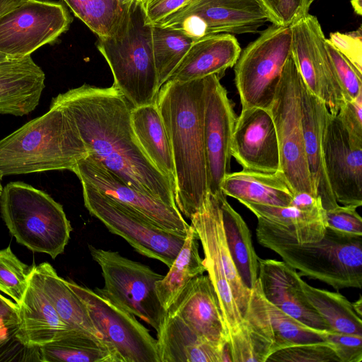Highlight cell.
Returning <instances> with one entry per match:
<instances>
[{
	"label": "cell",
	"instance_id": "ba28073f",
	"mask_svg": "<svg viewBox=\"0 0 362 362\" xmlns=\"http://www.w3.org/2000/svg\"><path fill=\"white\" fill-rule=\"evenodd\" d=\"M291 52V27L274 24L240 52L234 71L242 108L269 109Z\"/></svg>",
	"mask_w": 362,
	"mask_h": 362
},
{
	"label": "cell",
	"instance_id": "4fadbf2b",
	"mask_svg": "<svg viewBox=\"0 0 362 362\" xmlns=\"http://www.w3.org/2000/svg\"><path fill=\"white\" fill-rule=\"evenodd\" d=\"M291 53L309 90L337 115L349 100L338 78L317 18L308 13L291 25Z\"/></svg>",
	"mask_w": 362,
	"mask_h": 362
},
{
	"label": "cell",
	"instance_id": "52a82bcc",
	"mask_svg": "<svg viewBox=\"0 0 362 362\" xmlns=\"http://www.w3.org/2000/svg\"><path fill=\"white\" fill-rule=\"evenodd\" d=\"M302 85L303 78L291 52L268 110L272 117L279 142L280 172L293 194L306 192L317 196L312 185L305 151L301 112Z\"/></svg>",
	"mask_w": 362,
	"mask_h": 362
},
{
	"label": "cell",
	"instance_id": "9a60e30c",
	"mask_svg": "<svg viewBox=\"0 0 362 362\" xmlns=\"http://www.w3.org/2000/svg\"><path fill=\"white\" fill-rule=\"evenodd\" d=\"M217 75L205 77L204 140L208 192H222L221 185L230 170V145L237 119L233 105Z\"/></svg>",
	"mask_w": 362,
	"mask_h": 362
},
{
	"label": "cell",
	"instance_id": "d4e9b609",
	"mask_svg": "<svg viewBox=\"0 0 362 362\" xmlns=\"http://www.w3.org/2000/svg\"><path fill=\"white\" fill-rule=\"evenodd\" d=\"M241 52L233 35L218 33L194 40L168 81L185 82L215 74L221 78Z\"/></svg>",
	"mask_w": 362,
	"mask_h": 362
},
{
	"label": "cell",
	"instance_id": "ffe728a7",
	"mask_svg": "<svg viewBox=\"0 0 362 362\" xmlns=\"http://www.w3.org/2000/svg\"><path fill=\"white\" fill-rule=\"evenodd\" d=\"M258 281L264 298L287 315L307 326L330 330L324 319L308 303L298 272L283 260L258 259Z\"/></svg>",
	"mask_w": 362,
	"mask_h": 362
},
{
	"label": "cell",
	"instance_id": "7a4b0ae2",
	"mask_svg": "<svg viewBox=\"0 0 362 362\" xmlns=\"http://www.w3.org/2000/svg\"><path fill=\"white\" fill-rule=\"evenodd\" d=\"M205 78L167 81L156 103L170 141L175 168V201L191 219L208 193L204 140Z\"/></svg>",
	"mask_w": 362,
	"mask_h": 362
},
{
	"label": "cell",
	"instance_id": "8992f818",
	"mask_svg": "<svg viewBox=\"0 0 362 362\" xmlns=\"http://www.w3.org/2000/svg\"><path fill=\"white\" fill-rule=\"evenodd\" d=\"M1 216L16 241L54 259L64 252L72 228L62 206L49 194L12 182L0 197Z\"/></svg>",
	"mask_w": 362,
	"mask_h": 362
},
{
	"label": "cell",
	"instance_id": "ac0fdd59",
	"mask_svg": "<svg viewBox=\"0 0 362 362\" xmlns=\"http://www.w3.org/2000/svg\"><path fill=\"white\" fill-rule=\"evenodd\" d=\"M230 153L244 170L280 172L279 142L268 110L257 107L241 109L233 132Z\"/></svg>",
	"mask_w": 362,
	"mask_h": 362
},
{
	"label": "cell",
	"instance_id": "4dcf8cb0",
	"mask_svg": "<svg viewBox=\"0 0 362 362\" xmlns=\"http://www.w3.org/2000/svg\"><path fill=\"white\" fill-rule=\"evenodd\" d=\"M35 267L45 293L60 318L71 328L85 332L106 344L104 337L93 324L84 304L69 287L66 281L47 262Z\"/></svg>",
	"mask_w": 362,
	"mask_h": 362
},
{
	"label": "cell",
	"instance_id": "e575fe53",
	"mask_svg": "<svg viewBox=\"0 0 362 362\" xmlns=\"http://www.w3.org/2000/svg\"><path fill=\"white\" fill-rule=\"evenodd\" d=\"M300 284L307 300L327 322L331 331L362 335L361 317L344 296L313 287L302 279Z\"/></svg>",
	"mask_w": 362,
	"mask_h": 362
},
{
	"label": "cell",
	"instance_id": "f5cc1de1",
	"mask_svg": "<svg viewBox=\"0 0 362 362\" xmlns=\"http://www.w3.org/2000/svg\"><path fill=\"white\" fill-rule=\"evenodd\" d=\"M11 59H14V58L0 52V64Z\"/></svg>",
	"mask_w": 362,
	"mask_h": 362
},
{
	"label": "cell",
	"instance_id": "e0dca14e",
	"mask_svg": "<svg viewBox=\"0 0 362 362\" xmlns=\"http://www.w3.org/2000/svg\"><path fill=\"white\" fill-rule=\"evenodd\" d=\"M327 176L337 203L362 205V145L351 141L337 115H327L322 138Z\"/></svg>",
	"mask_w": 362,
	"mask_h": 362
},
{
	"label": "cell",
	"instance_id": "11a10c76",
	"mask_svg": "<svg viewBox=\"0 0 362 362\" xmlns=\"http://www.w3.org/2000/svg\"><path fill=\"white\" fill-rule=\"evenodd\" d=\"M2 177L0 175V197H1V194L2 193V191H3V187L1 184V180Z\"/></svg>",
	"mask_w": 362,
	"mask_h": 362
},
{
	"label": "cell",
	"instance_id": "d590c367",
	"mask_svg": "<svg viewBox=\"0 0 362 362\" xmlns=\"http://www.w3.org/2000/svg\"><path fill=\"white\" fill-rule=\"evenodd\" d=\"M98 37L110 36L127 16L134 0H63Z\"/></svg>",
	"mask_w": 362,
	"mask_h": 362
},
{
	"label": "cell",
	"instance_id": "c3c4849f",
	"mask_svg": "<svg viewBox=\"0 0 362 362\" xmlns=\"http://www.w3.org/2000/svg\"><path fill=\"white\" fill-rule=\"evenodd\" d=\"M290 206L307 211L323 209L320 198L306 192L293 194Z\"/></svg>",
	"mask_w": 362,
	"mask_h": 362
},
{
	"label": "cell",
	"instance_id": "484cf974",
	"mask_svg": "<svg viewBox=\"0 0 362 362\" xmlns=\"http://www.w3.org/2000/svg\"><path fill=\"white\" fill-rule=\"evenodd\" d=\"M45 75L30 55L0 64V114L23 116L37 106Z\"/></svg>",
	"mask_w": 362,
	"mask_h": 362
},
{
	"label": "cell",
	"instance_id": "5bb4252c",
	"mask_svg": "<svg viewBox=\"0 0 362 362\" xmlns=\"http://www.w3.org/2000/svg\"><path fill=\"white\" fill-rule=\"evenodd\" d=\"M71 21L60 3L28 0L0 18V52L20 59L55 41Z\"/></svg>",
	"mask_w": 362,
	"mask_h": 362
},
{
	"label": "cell",
	"instance_id": "7402d4cb",
	"mask_svg": "<svg viewBox=\"0 0 362 362\" xmlns=\"http://www.w3.org/2000/svg\"><path fill=\"white\" fill-rule=\"evenodd\" d=\"M243 317L270 341L272 353L295 344L325 341L328 331L307 326L269 302L262 293L258 279L250 289Z\"/></svg>",
	"mask_w": 362,
	"mask_h": 362
},
{
	"label": "cell",
	"instance_id": "277c9868",
	"mask_svg": "<svg viewBox=\"0 0 362 362\" xmlns=\"http://www.w3.org/2000/svg\"><path fill=\"white\" fill-rule=\"evenodd\" d=\"M259 243L279 255L299 275L320 280L336 290L362 286V236L327 228L317 242L299 243L285 231L257 218Z\"/></svg>",
	"mask_w": 362,
	"mask_h": 362
},
{
	"label": "cell",
	"instance_id": "5b68a950",
	"mask_svg": "<svg viewBox=\"0 0 362 362\" xmlns=\"http://www.w3.org/2000/svg\"><path fill=\"white\" fill-rule=\"evenodd\" d=\"M97 48L107 61L117 88L133 107L156 103L158 91L152 26L146 23L140 0H134L116 32L98 37Z\"/></svg>",
	"mask_w": 362,
	"mask_h": 362
},
{
	"label": "cell",
	"instance_id": "9c48e42d",
	"mask_svg": "<svg viewBox=\"0 0 362 362\" xmlns=\"http://www.w3.org/2000/svg\"><path fill=\"white\" fill-rule=\"evenodd\" d=\"M66 284L84 304L115 362H160L157 339L134 315L113 301L101 288L91 290L70 281Z\"/></svg>",
	"mask_w": 362,
	"mask_h": 362
},
{
	"label": "cell",
	"instance_id": "4316f807",
	"mask_svg": "<svg viewBox=\"0 0 362 362\" xmlns=\"http://www.w3.org/2000/svg\"><path fill=\"white\" fill-rule=\"evenodd\" d=\"M160 362H221V348L202 339L176 315L166 313L157 332Z\"/></svg>",
	"mask_w": 362,
	"mask_h": 362
},
{
	"label": "cell",
	"instance_id": "2e32d148",
	"mask_svg": "<svg viewBox=\"0 0 362 362\" xmlns=\"http://www.w3.org/2000/svg\"><path fill=\"white\" fill-rule=\"evenodd\" d=\"M72 171L81 182L134 210L156 226L169 231L187 233L190 225L177 207L131 187L88 156L79 160Z\"/></svg>",
	"mask_w": 362,
	"mask_h": 362
},
{
	"label": "cell",
	"instance_id": "836d02e7",
	"mask_svg": "<svg viewBox=\"0 0 362 362\" xmlns=\"http://www.w3.org/2000/svg\"><path fill=\"white\" fill-rule=\"evenodd\" d=\"M41 362H115L107 346L88 333L70 328L38 349Z\"/></svg>",
	"mask_w": 362,
	"mask_h": 362
},
{
	"label": "cell",
	"instance_id": "603a6c76",
	"mask_svg": "<svg viewBox=\"0 0 362 362\" xmlns=\"http://www.w3.org/2000/svg\"><path fill=\"white\" fill-rule=\"evenodd\" d=\"M18 317L17 338L30 349L39 348L71 328L60 318L45 295L35 266L18 305Z\"/></svg>",
	"mask_w": 362,
	"mask_h": 362
},
{
	"label": "cell",
	"instance_id": "44dd1931",
	"mask_svg": "<svg viewBox=\"0 0 362 362\" xmlns=\"http://www.w3.org/2000/svg\"><path fill=\"white\" fill-rule=\"evenodd\" d=\"M167 313L181 318L216 346L228 342L218 296L208 275L192 279Z\"/></svg>",
	"mask_w": 362,
	"mask_h": 362
},
{
	"label": "cell",
	"instance_id": "60d3db41",
	"mask_svg": "<svg viewBox=\"0 0 362 362\" xmlns=\"http://www.w3.org/2000/svg\"><path fill=\"white\" fill-rule=\"evenodd\" d=\"M326 44L338 78L348 99H356L362 93L361 71L336 49L327 39Z\"/></svg>",
	"mask_w": 362,
	"mask_h": 362
},
{
	"label": "cell",
	"instance_id": "f546056e",
	"mask_svg": "<svg viewBox=\"0 0 362 362\" xmlns=\"http://www.w3.org/2000/svg\"><path fill=\"white\" fill-rule=\"evenodd\" d=\"M261 218L293 237L299 243L320 240L327 229L325 209L302 210L293 206H276L241 203Z\"/></svg>",
	"mask_w": 362,
	"mask_h": 362
},
{
	"label": "cell",
	"instance_id": "cb8c5ba5",
	"mask_svg": "<svg viewBox=\"0 0 362 362\" xmlns=\"http://www.w3.org/2000/svg\"><path fill=\"white\" fill-rule=\"evenodd\" d=\"M301 112L306 160L312 185L321 199L323 209H332L339 204L327 176L322 145L325 124L329 111L326 105L309 90L303 80Z\"/></svg>",
	"mask_w": 362,
	"mask_h": 362
},
{
	"label": "cell",
	"instance_id": "d6986e66",
	"mask_svg": "<svg viewBox=\"0 0 362 362\" xmlns=\"http://www.w3.org/2000/svg\"><path fill=\"white\" fill-rule=\"evenodd\" d=\"M200 240L204 260L223 272L243 317L247 308L250 289L240 278L230 254L226 238L218 194L207 193L200 209L190 219Z\"/></svg>",
	"mask_w": 362,
	"mask_h": 362
},
{
	"label": "cell",
	"instance_id": "6da1fadb",
	"mask_svg": "<svg viewBox=\"0 0 362 362\" xmlns=\"http://www.w3.org/2000/svg\"><path fill=\"white\" fill-rule=\"evenodd\" d=\"M74 120L88 156L136 189L177 207L175 183L141 148L133 129V106L112 86L88 84L52 98Z\"/></svg>",
	"mask_w": 362,
	"mask_h": 362
},
{
	"label": "cell",
	"instance_id": "8fae6325",
	"mask_svg": "<svg viewBox=\"0 0 362 362\" xmlns=\"http://www.w3.org/2000/svg\"><path fill=\"white\" fill-rule=\"evenodd\" d=\"M84 204L108 230L124 238L137 252L170 267L187 233L164 230L134 210L81 182Z\"/></svg>",
	"mask_w": 362,
	"mask_h": 362
},
{
	"label": "cell",
	"instance_id": "ab89813d",
	"mask_svg": "<svg viewBox=\"0 0 362 362\" xmlns=\"http://www.w3.org/2000/svg\"><path fill=\"white\" fill-rule=\"evenodd\" d=\"M339 362L327 341L292 345L272 353L267 362Z\"/></svg>",
	"mask_w": 362,
	"mask_h": 362
},
{
	"label": "cell",
	"instance_id": "b9f144b4",
	"mask_svg": "<svg viewBox=\"0 0 362 362\" xmlns=\"http://www.w3.org/2000/svg\"><path fill=\"white\" fill-rule=\"evenodd\" d=\"M351 206H339L332 209L325 210L327 228L337 232L362 236V218Z\"/></svg>",
	"mask_w": 362,
	"mask_h": 362
},
{
	"label": "cell",
	"instance_id": "f35d334b",
	"mask_svg": "<svg viewBox=\"0 0 362 362\" xmlns=\"http://www.w3.org/2000/svg\"><path fill=\"white\" fill-rule=\"evenodd\" d=\"M33 269L13 254L10 245L0 250V291L18 305L23 299Z\"/></svg>",
	"mask_w": 362,
	"mask_h": 362
},
{
	"label": "cell",
	"instance_id": "d6a6232c",
	"mask_svg": "<svg viewBox=\"0 0 362 362\" xmlns=\"http://www.w3.org/2000/svg\"><path fill=\"white\" fill-rule=\"evenodd\" d=\"M217 194L230 256L242 281L251 289L258 279L259 257L252 245L250 230L223 192Z\"/></svg>",
	"mask_w": 362,
	"mask_h": 362
},
{
	"label": "cell",
	"instance_id": "7dc6e473",
	"mask_svg": "<svg viewBox=\"0 0 362 362\" xmlns=\"http://www.w3.org/2000/svg\"><path fill=\"white\" fill-rule=\"evenodd\" d=\"M191 0H140L146 23L154 25Z\"/></svg>",
	"mask_w": 362,
	"mask_h": 362
},
{
	"label": "cell",
	"instance_id": "74e56055",
	"mask_svg": "<svg viewBox=\"0 0 362 362\" xmlns=\"http://www.w3.org/2000/svg\"><path fill=\"white\" fill-rule=\"evenodd\" d=\"M18 305L0 294V361H32L35 349L23 346L17 338Z\"/></svg>",
	"mask_w": 362,
	"mask_h": 362
},
{
	"label": "cell",
	"instance_id": "8d00e7d4",
	"mask_svg": "<svg viewBox=\"0 0 362 362\" xmlns=\"http://www.w3.org/2000/svg\"><path fill=\"white\" fill-rule=\"evenodd\" d=\"M151 26L152 47L159 90L181 62L194 40L178 30L157 25Z\"/></svg>",
	"mask_w": 362,
	"mask_h": 362
},
{
	"label": "cell",
	"instance_id": "ee69618b",
	"mask_svg": "<svg viewBox=\"0 0 362 362\" xmlns=\"http://www.w3.org/2000/svg\"><path fill=\"white\" fill-rule=\"evenodd\" d=\"M325 341L330 344L339 362L362 361V335L328 330Z\"/></svg>",
	"mask_w": 362,
	"mask_h": 362
},
{
	"label": "cell",
	"instance_id": "7c38bea8",
	"mask_svg": "<svg viewBox=\"0 0 362 362\" xmlns=\"http://www.w3.org/2000/svg\"><path fill=\"white\" fill-rule=\"evenodd\" d=\"M267 21L261 0H191L156 25L178 30L194 41L218 33H255Z\"/></svg>",
	"mask_w": 362,
	"mask_h": 362
},
{
	"label": "cell",
	"instance_id": "f6af8a7d",
	"mask_svg": "<svg viewBox=\"0 0 362 362\" xmlns=\"http://www.w3.org/2000/svg\"><path fill=\"white\" fill-rule=\"evenodd\" d=\"M328 41L361 71L362 28L348 33H331Z\"/></svg>",
	"mask_w": 362,
	"mask_h": 362
},
{
	"label": "cell",
	"instance_id": "db71d44e",
	"mask_svg": "<svg viewBox=\"0 0 362 362\" xmlns=\"http://www.w3.org/2000/svg\"><path fill=\"white\" fill-rule=\"evenodd\" d=\"M315 0H305V8L307 12L308 11L310 5Z\"/></svg>",
	"mask_w": 362,
	"mask_h": 362
},
{
	"label": "cell",
	"instance_id": "f1b7e54d",
	"mask_svg": "<svg viewBox=\"0 0 362 362\" xmlns=\"http://www.w3.org/2000/svg\"><path fill=\"white\" fill-rule=\"evenodd\" d=\"M131 121L135 136L146 155L161 173L175 183L172 150L156 103L133 107Z\"/></svg>",
	"mask_w": 362,
	"mask_h": 362
},
{
	"label": "cell",
	"instance_id": "7bdbcfd3",
	"mask_svg": "<svg viewBox=\"0 0 362 362\" xmlns=\"http://www.w3.org/2000/svg\"><path fill=\"white\" fill-rule=\"evenodd\" d=\"M272 24L290 26L308 12L305 8V0H261Z\"/></svg>",
	"mask_w": 362,
	"mask_h": 362
},
{
	"label": "cell",
	"instance_id": "681fc988",
	"mask_svg": "<svg viewBox=\"0 0 362 362\" xmlns=\"http://www.w3.org/2000/svg\"><path fill=\"white\" fill-rule=\"evenodd\" d=\"M28 0H0V18Z\"/></svg>",
	"mask_w": 362,
	"mask_h": 362
},
{
	"label": "cell",
	"instance_id": "83f0119b",
	"mask_svg": "<svg viewBox=\"0 0 362 362\" xmlns=\"http://www.w3.org/2000/svg\"><path fill=\"white\" fill-rule=\"evenodd\" d=\"M221 190L226 197L240 203L251 202L269 206H290L293 192L281 172L262 173L243 169L228 173Z\"/></svg>",
	"mask_w": 362,
	"mask_h": 362
},
{
	"label": "cell",
	"instance_id": "30bf717a",
	"mask_svg": "<svg viewBox=\"0 0 362 362\" xmlns=\"http://www.w3.org/2000/svg\"><path fill=\"white\" fill-rule=\"evenodd\" d=\"M88 249L93 259L101 269L105 281L102 291L158 332L167 312L157 297L155 286L163 276L118 252L91 245Z\"/></svg>",
	"mask_w": 362,
	"mask_h": 362
},
{
	"label": "cell",
	"instance_id": "f907efd6",
	"mask_svg": "<svg viewBox=\"0 0 362 362\" xmlns=\"http://www.w3.org/2000/svg\"><path fill=\"white\" fill-rule=\"evenodd\" d=\"M351 4L355 13L359 16L362 15V0H351Z\"/></svg>",
	"mask_w": 362,
	"mask_h": 362
},
{
	"label": "cell",
	"instance_id": "bcb514c9",
	"mask_svg": "<svg viewBox=\"0 0 362 362\" xmlns=\"http://www.w3.org/2000/svg\"><path fill=\"white\" fill-rule=\"evenodd\" d=\"M352 141L362 145V93L345 100L337 115Z\"/></svg>",
	"mask_w": 362,
	"mask_h": 362
},
{
	"label": "cell",
	"instance_id": "3957f363",
	"mask_svg": "<svg viewBox=\"0 0 362 362\" xmlns=\"http://www.w3.org/2000/svg\"><path fill=\"white\" fill-rule=\"evenodd\" d=\"M88 156L71 117L51 103L49 110L0 140V175L71 170Z\"/></svg>",
	"mask_w": 362,
	"mask_h": 362
},
{
	"label": "cell",
	"instance_id": "1f68e13d",
	"mask_svg": "<svg viewBox=\"0 0 362 362\" xmlns=\"http://www.w3.org/2000/svg\"><path fill=\"white\" fill-rule=\"evenodd\" d=\"M206 272L199 252V237L190 225L182 247L165 276L156 283L157 297L167 312L194 277Z\"/></svg>",
	"mask_w": 362,
	"mask_h": 362
},
{
	"label": "cell",
	"instance_id": "816d5d0a",
	"mask_svg": "<svg viewBox=\"0 0 362 362\" xmlns=\"http://www.w3.org/2000/svg\"><path fill=\"white\" fill-rule=\"evenodd\" d=\"M353 308L356 313L360 316H362V297L360 295L359 298L356 301L352 303Z\"/></svg>",
	"mask_w": 362,
	"mask_h": 362
}]
</instances>
